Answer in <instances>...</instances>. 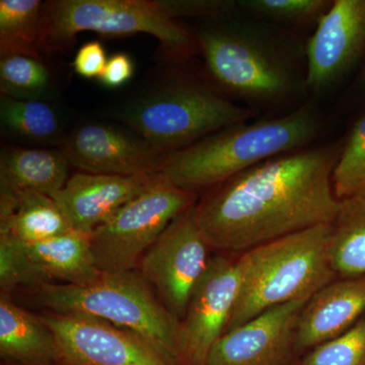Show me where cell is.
<instances>
[{
  "label": "cell",
  "instance_id": "obj_30",
  "mask_svg": "<svg viewBox=\"0 0 365 365\" xmlns=\"http://www.w3.org/2000/svg\"><path fill=\"white\" fill-rule=\"evenodd\" d=\"M134 62L126 53H116L108 58L100 81L108 88H119L130 81L134 73Z\"/></svg>",
  "mask_w": 365,
  "mask_h": 365
},
{
  "label": "cell",
  "instance_id": "obj_31",
  "mask_svg": "<svg viewBox=\"0 0 365 365\" xmlns=\"http://www.w3.org/2000/svg\"><path fill=\"white\" fill-rule=\"evenodd\" d=\"M364 83H365V71H364Z\"/></svg>",
  "mask_w": 365,
  "mask_h": 365
},
{
  "label": "cell",
  "instance_id": "obj_15",
  "mask_svg": "<svg viewBox=\"0 0 365 365\" xmlns=\"http://www.w3.org/2000/svg\"><path fill=\"white\" fill-rule=\"evenodd\" d=\"M365 49V0H335L317 23L307 45L306 86L329 88Z\"/></svg>",
  "mask_w": 365,
  "mask_h": 365
},
{
  "label": "cell",
  "instance_id": "obj_4",
  "mask_svg": "<svg viewBox=\"0 0 365 365\" xmlns=\"http://www.w3.org/2000/svg\"><path fill=\"white\" fill-rule=\"evenodd\" d=\"M331 230L332 225H318L242 253L241 287L225 332L271 307L307 302L337 279L329 259Z\"/></svg>",
  "mask_w": 365,
  "mask_h": 365
},
{
  "label": "cell",
  "instance_id": "obj_7",
  "mask_svg": "<svg viewBox=\"0 0 365 365\" xmlns=\"http://www.w3.org/2000/svg\"><path fill=\"white\" fill-rule=\"evenodd\" d=\"M81 32L108 37L148 34L160 43L163 56L181 61L196 51L194 33L169 18L157 0H51L44 2L41 50L61 52Z\"/></svg>",
  "mask_w": 365,
  "mask_h": 365
},
{
  "label": "cell",
  "instance_id": "obj_26",
  "mask_svg": "<svg viewBox=\"0 0 365 365\" xmlns=\"http://www.w3.org/2000/svg\"><path fill=\"white\" fill-rule=\"evenodd\" d=\"M302 365H365V314L344 333L312 349Z\"/></svg>",
  "mask_w": 365,
  "mask_h": 365
},
{
  "label": "cell",
  "instance_id": "obj_8",
  "mask_svg": "<svg viewBox=\"0 0 365 365\" xmlns=\"http://www.w3.org/2000/svg\"><path fill=\"white\" fill-rule=\"evenodd\" d=\"M196 200L197 194L178 188L157 175L141 193L90 235L98 270L110 274L133 271L163 230Z\"/></svg>",
  "mask_w": 365,
  "mask_h": 365
},
{
  "label": "cell",
  "instance_id": "obj_28",
  "mask_svg": "<svg viewBox=\"0 0 365 365\" xmlns=\"http://www.w3.org/2000/svg\"><path fill=\"white\" fill-rule=\"evenodd\" d=\"M158 6L173 20L196 18L202 21L234 16L237 2L230 0H157Z\"/></svg>",
  "mask_w": 365,
  "mask_h": 365
},
{
  "label": "cell",
  "instance_id": "obj_21",
  "mask_svg": "<svg viewBox=\"0 0 365 365\" xmlns=\"http://www.w3.org/2000/svg\"><path fill=\"white\" fill-rule=\"evenodd\" d=\"M71 225L52 197L26 192L0 208V235L32 244L71 232Z\"/></svg>",
  "mask_w": 365,
  "mask_h": 365
},
{
  "label": "cell",
  "instance_id": "obj_13",
  "mask_svg": "<svg viewBox=\"0 0 365 365\" xmlns=\"http://www.w3.org/2000/svg\"><path fill=\"white\" fill-rule=\"evenodd\" d=\"M61 150L72 167L114 176L158 174L167 157L124 125L95 121L73 127Z\"/></svg>",
  "mask_w": 365,
  "mask_h": 365
},
{
  "label": "cell",
  "instance_id": "obj_2",
  "mask_svg": "<svg viewBox=\"0 0 365 365\" xmlns=\"http://www.w3.org/2000/svg\"><path fill=\"white\" fill-rule=\"evenodd\" d=\"M321 124L304 106L283 116L225 127L165 157L158 176L178 188L208 191L264 160L307 148Z\"/></svg>",
  "mask_w": 365,
  "mask_h": 365
},
{
  "label": "cell",
  "instance_id": "obj_20",
  "mask_svg": "<svg viewBox=\"0 0 365 365\" xmlns=\"http://www.w3.org/2000/svg\"><path fill=\"white\" fill-rule=\"evenodd\" d=\"M0 355L16 365H51L60 361L54 334L41 317L0 294Z\"/></svg>",
  "mask_w": 365,
  "mask_h": 365
},
{
  "label": "cell",
  "instance_id": "obj_23",
  "mask_svg": "<svg viewBox=\"0 0 365 365\" xmlns=\"http://www.w3.org/2000/svg\"><path fill=\"white\" fill-rule=\"evenodd\" d=\"M43 9L44 2L40 0L0 1V57L23 55L43 59Z\"/></svg>",
  "mask_w": 365,
  "mask_h": 365
},
{
  "label": "cell",
  "instance_id": "obj_22",
  "mask_svg": "<svg viewBox=\"0 0 365 365\" xmlns=\"http://www.w3.org/2000/svg\"><path fill=\"white\" fill-rule=\"evenodd\" d=\"M329 259L337 278L365 276V195L341 200L331 230Z\"/></svg>",
  "mask_w": 365,
  "mask_h": 365
},
{
  "label": "cell",
  "instance_id": "obj_1",
  "mask_svg": "<svg viewBox=\"0 0 365 365\" xmlns=\"http://www.w3.org/2000/svg\"><path fill=\"white\" fill-rule=\"evenodd\" d=\"M341 144L277 155L208 190L195 217L211 249L245 252L287 235L333 225L339 199L333 172Z\"/></svg>",
  "mask_w": 365,
  "mask_h": 365
},
{
  "label": "cell",
  "instance_id": "obj_18",
  "mask_svg": "<svg viewBox=\"0 0 365 365\" xmlns=\"http://www.w3.org/2000/svg\"><path fill=\"white\" fill-rule=\"evenodd\" d=\"M69 165L61 148L4 146L0 153V208L26 192L52 197L69 179Z\"/></svg>",
  "mask_w": 365,
  "mask_h": 365
},
{
  "label": "cell",
  "instance_id": "obj_12",
  "mask_svg": "<svg viewBox=\"0 0 365 365\" xmlns=\"http://www.w3.org/2000/svg\"><path fill=\"white\" fill-rule=\"evenodd\" d=\"M241 287L239 258H211L180 321L181 365H206L225 330Z\"/></svg>",
  "mask_w": 365,
  "mask_h": 365
},
{
  "label": "cell",
  "instance_id": "obj_17",
  "mask_svg": "<svg viewBox=\"0 0 365 365\" xmlns=\"http://www.w3.org/2000/svg\"><path fill=\"white\" fill-rule=\"evenodd\" d=\"M365 314V276L337 278L307 300L297 325L295 350L314 349L338 337Z\"/></svg>",
  "mask_w": 365,
  "mask_h": 365
},
{
  "label": "cell",
  "instance_id": "obj_6",
  "mask_svg": "<svg viewBox=\"0 0 365 365\" xmlns=\"http://www.w3.org/2000/svg\"><path fill=\"white\" fill-rule=\"evenodd\" d=\"M34 299L54 314H86L137 334L181 365L179 319L158 302L141 274L102 273L88 284L43 283Z\"/></svg>",
  "mask_w": 365,
  "mask_h": 365
},
{
  "label": "cell",
  "instance_id": "obj_16",
  "mask_svg": "<svg viewBox=\"0 0 365 365\" xmlns=\"http://www.w3.org/2000/svg\"><path fill=\"white\" fill-rule=\"evenodd\" d=\"M114 176L79 172L52 196L72 230L91 235L157 178Z\"/></svg>",
  "mask_w": 365,
  "mask_h": 365
},
{
  "label": "cell",
  "instance_id": "obj_3",
  "mask_svg": "<svg viewBox=\"0 0 365 365\" xmlns=\"http://www.w3.org/2000/svg\"><path fill=\"white\" fill-rule=\"evenodd\" d=\"M256 111L230 102L216 86L173 71L151 78L113 110V119L170 155L215 132L250 121Z\"/></svg>",
  "mask_w": 365,
  "mask_h": 365
},
{
  "label": "cell",
  "instance_id": "obj_25",
  "mask_svg": "<svg viewBox=\"0 0 365 365\" xmlns=\"http://www.w3.org/2000/svg\"><path fill=\"white\" fill-rule=\"evenodd\" d=\"M332 181L340 201L365 195V114L357 120L342 146Z\"/></svg>",
  "mask_w": 365,
  "mask_h": 365
},
{
  "label": "cell",
  "instance_id": "obj_10",
  "mask_svg": "<svg viewBox=\"0 0 365 365\" xmlns=\"http://www.w3.org/2000/svg\"><path fill=\"white\" fill-rule=\"evenodd\" d=\"M210 249L194 205L175 218L141 258V275L157 288L163 306L179 321L208 267Z\"/></svg>",
  "mask_w": 365,
  "mask_h": 365
},
{
  "label": "cell",
  "instance_id": "obj_19",
  "mask_svg": "<svg viewBox=\"0 0 365 365\" xmlns=\"http://www.w3.org/2000/svg\"><path fill=\"white\" fill-rule=\"evenodd\" d=\"M2 136L26 148H61L71 129L58 101H21L0 95Z\"/></svg>",
  "mask_w": 365,
  "mask_h": 365
},
{
  "label": "cell",
  "instance_id": "obj_11",
  "mask_svg": "<svg viewBox=\"0 0 365 365\" xmlns=\"http://www.w3.org/2000/svg\"><path fill=\"white\" fill-rule=\"evenodd\" d=\"M67 365H178L137 334L86 314L41 316Z\"/></svg>",
  "mask_w": 365,
  "mask_h": 365
},
{
  "label": "cell",
  "instance_id": "obj_9",
  "mask_svg": "<svg viewBox=\"0 0 365 365\" xmlns=\"http://www.w3.org/2000/svg\"><path fill=\"white\" fill-rule=\"evenodd\" d=\"M102 275L91 254L90 235L71 232L23 244L0 235V289L11 294L20 285H83Z\"/></svg>",
  "mask_w": 365,
  "mask_h": 365
},
{
  "label": "cell",
  "instance_id": "obj_27",
  "mask_svg": "<svg viewBox=\"0 0 365 365\" xmlns=\"http://www.w3.org/2000/svg\"><path fill=\"white\" fill-rule=\"evenodd\" d=\"M328 0H242L237 6L248 11L272 21L290 24L316 21L330 9Z\"/></svg>",
  "mask_w": 365,
  "mask_h": 365
},
{
  "label": "cell",
  "instance_id": "obj_14",
  "mask_svg": "<svg viewBox=\"0 0 365 365\" xmlns=\"http://www.w3.org/2000/svg\"><path fill=\"white\" fill-rule=\"evenodd\" d=\"M307 302L271 307L227 331L211 348L206 365H288Z\"/></svg>",
  "mask_w": 365,
  "mask_h": 365
},
{
  "label": "cell",
  "instance_id": "obj_29",
  "mask_svg": "<svg viewBox=\"0 0 365 365\" xmlns=\"http://www.w3.org/2000/svg\"><path fill=\"white\" fill-rule=\"evenodd\" d=\"M108 58L102 43L91 41L79 48L74 57V71L86 78H101L107 66Z\"/></svg>",
  "mask_w": 365,
  "mask_h": 365
},
{
  "label": "cell",
  "instance_id": "obj_5",
  "mask_svg": "<svg viewBox=\"0 0 365 365\" xmlns=\"http://www.w3.org/2000/svg\"><path fill=\"white\" fill-rule=\"evenodd\" d=\"M194 36L218 90L267 103L284 100L299 88L289 56L260 28L228 16L204 21Z\"/></svg>",
  "mask_w": 365,
  "mask_h": 365
},
{
  "label": "cell",
  "instance_id": "obj_24",
  "mask_svg": "<svg viewBox=\"0 0 365 365\" xmlns=\"http://www.w3.org/2000/svg\"><path fill=\"white\" fill-rule=\"evenodd\" d=\"M0 95L21 101H58V88L44 60L0 57Z\"/></svg>",
  "mask_w": 365,
  "mask_h": 365
}]
</instances>
